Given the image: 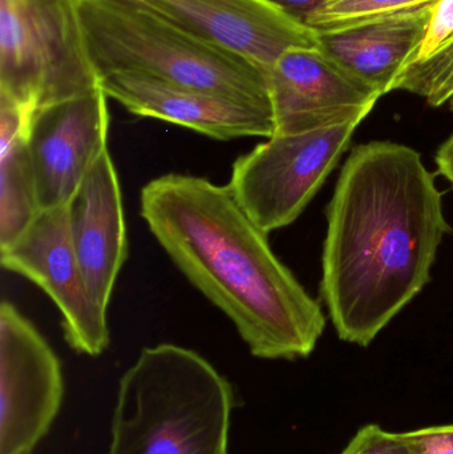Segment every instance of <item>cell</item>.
Returning a JSON list of instances; mask_svg holds the SVG:
<instances>
[{
  "label": "cell",
  "instance_id": "6da1fadb",
  "mask_svg": "<svg viewBox=\"0 0 453 454\" xmlns=\"http://www.w3.org/2000/svg\"><path fill=\"white\" fill-rule=\"evenodd\" d=\"M451 232L419 152L372 141L353 149L327 207L321 294L340 340L367 347L426 287Z\"/></svg>",
  "mask_w": 453,
  "mask_h": 454
},
{
  "label": "cell",
  "instance_id": "9c48e42d",
  "mask_svg": "<svg viewBox=\"0 0 453 454\" xmlns=\"http://www.w3.org/2000/svg\"><path fill=\"white\" fill-rule=\"evenodd\" d=\"M228 48L268 74L293 47L321 48L316 29L269 0H114Z\"/></svg>",
  "mask_w": 453,
  "mask_h": 454
},
{
  "label": "cell",
  "instance_id": "ac0fdd59",
  "mask_svg": "<svg viewBox=\"0 0 453 454\" xmlns=\"http://www.w3.org/2000/svg\"><path fill=\"white\" fill-rule=\"evenodd\" d=\"M423 448V429L394 434L371 424L356 434L342 454H420Z\"/></svg>",
  "mask_w": 453,
  "mask_h": 454
},
{
  "label": "cell",
  "instance_id": "3957f363",
  "mask_svg": "<svg viewBox=\"0 0 453 454\" xmlns=\"http://www.w3.org/2000/svg\"><path fill=\"white\" fill-rule=\"evenodd\" d=\"M230 383L193 349L146 347L120 379L106 454H228Z\"/></svg>",
  "mask_w": 453,
  "mask_h": 454
},
{
  "label": "cell",
  "instance_id": "2e32d148",
  "mask_svg": "<svg viewBox=\"0 0 453 454\" xmlns=\"http://www.w3.org/2000/svg\"><path fill=\"white\" fill-rule=\"evenodd\" d=\"M394 90L412 93L433 108L449 106L453 112V36L427 60L407 64Z\"/></svg>",
  "mask_w": 453,
  "mask_h": 454
},
{
  "label": "cell",
  "instance_id": "7402d4cb",
  "mask_svg": "<svg viewBox=\"0 0 453 454\" xmlns=\"http://www.w3.org/2000/svg\"><path fill=\"white\" fill-rule=\"evenodd\" d=\"M439 173L453 185V133L441 144L435 156Z\"/></svg>",
  "mask_w": 453,
  "mask_h": 454
},
{
  "label": "cell",
  "instance_id": "7a4b0ae2",
  "mask_svg": "<svg viewBox=\"0 0 453 454\" xmlns=\"http://www.w3.org/2000/svg\"><path fill=\"white\" fill-rule=\"evenodd\" d=\"M149 231L184 277L236 327L253 356L308 357L326 328L321 304L274 254L228 185L168 173L140 196Z\"/></svg>",
  "mask_w": 453,
  "mask_h": 454
},
{
  "label": "cell",
  "instance_id": "7c38bea8",
  "mask_svg": "<svg viewBox=\"0 0 453 454\" xmlns=\"http://www.w3.org/2000/svg\"><path fill=\"white\" fill-rule=\"evenodd\" d=\"M100 87L136 116L180 125L218 141L269 138L276 129L270 109L144 74H108L101 77Z\"/></svg>",
  "mask_w": 453,
  "mask_h": 454
},
{
  "label": "cell",
  "instance_id": "30bf717a",
  "mask_svg": "<svg viewBox=\"0 0 453 454\" xmlns=\"http://www.w3.org/2000/svg\"><path fill=\"white\" fill-rule=\"evenodd\" d=\"M108 98L98 87L32 114L27 144L40 212L68 205L93 162L108 149Z\"/></svg>",
  "mask_w": 453,
  "mask_h": 454
},
{
  "label": "cell",
  "instance_id": "8fae6325",
  "mask_svg": "<svg viewBox=\"0 0 453 454\" xmlns=\"http://www.w3.org/2000/svg\"><path fill=\"white\" fill-rule=\"evenodd\" d=\"M268 85L274 135L363 121L382 98L321 48L285 51L269 68Z\"/></svg>",
  "mask_w": 453,
  "mask_h": 454
},
{
  "label": "cell",
  "instance_id": "277c9868",
  "mask_svg": "<svg viewBox=\"0 0 453 454\" xmlns=\"http://www.w3.org/2000/svg\"><path fill=\"white\" fill-rule=\"evenodd\" d=\"M98 77L135 74L271 109L268 74L228 48L114 0H74Z\"/></svg>",
  "mask_w": 453,
  "mask_h": 454
},
{
  "label": "cell",
  "instance_id": "5b68a950",
  "mask_svg": "<svg viewBox=\"0 0 453 454\" xmlns=\"http://www.w3.org/2000/svg\"><path fill=\"white\" fill-rule=\"evenodd\" d=\"M98 87L74 0H0V95L37 111Z\"/></svg>",
  "mask_w": 453,
  "mask_h": 454
},
{
  "label": "cell",
  "instance_id": "5bb4252c",
  "mask_svg": "<svg viewBox=\"0 0 453 454\" xmlns=\"http://www.w3.org/2000/svg\"><path fill=\"white\" fill-rule=\"evenodd\" d=\"M431 11L433 5H428L348 28L322 32L321 50L380 96L387 95L394 92L399 74L414 59Z\"/></svg>",
  "mask_w": 453,
  "mask_h": 454
},
{
  "label": "cell",
  "instance_id": "e0dca14e",
  "mask_svg": "<svg viewBox=\"0 0 453 454\" xmlns=\"http://www.w3.org/2000/svg\"><path fill=\"white\" fill-rule=\"evenodd\" d=\"M436 2L439 0H327L306 24L322 34L419 10Z\"/></svg>",
  "mask_w": 453,
  "mask_h": 454
},
{
  "label": "cell",
  "instance_id": "d6986e66",
  "mask_svg": "<svg viewBox=\"0 0 453 454\" xmlns=\"http://www.w3.org/2000/svg\"><path fill=\"white\" fill-rule=\"evenodd\" d=\"M452 36L453 0H439L433 5L425 37L410 63L427 60Z\"/></svg>",
  "mask_w": 453,
  "mask_h": 454
},
{
  "label": "cell",
  "instance_id": "ffe728a7",
  "mask_svg": "<svg viewBox=\"0 0 453 454\" xmlns=\"http://www.w3.org/2000/svg\"><path fill=\"white\" fill-rule=\"evenodd\" d=\"M425 448L420 454H453V424L423 428Z\"/></svg>",
  "mask_w": 453,
  "mask_h": 454
},
{
  "label": "cell",
  "instance_id": "52a82bcc",
  "mask_svg": "<svg viewBox=\"0 0 453 454\" xmlns=\"http://www.w3.org/2000/svg\"><path fill=\"white\" fill-rule=\"evenodd\" d=\"M0 263L50 296L74 351L96 357L108 348V311L96 303L88 287L72 242L68 205L42 210L18 239L0 248Z\"/></svg>",
  "mask_w": 453,
  "mask_h": 454
},
{
  "label": "cell",
  "instance_id": "44dd1931",
  "mask_svg": "<svg viewBox=\"0 0 453 454\" xmlns=\"http://www.w3.org/2000/svg\"><path fill=\"white\" fill-rule=\"evenodd\" d=\"M297 20L306 24L308 19L327 0H269Z\"/></svg>",
  "mask_w": 453,
  "mask_h": 454
},
{
  "label": "cell",
  "instance_id": "9a60e30c",
  "mask_svg": "<svg viewBox=\"0 0 453 454\" xmlns=\"http://www.w3.org/2000/svg\"><path fill=\"white\" fill-rule=\"evenodd\" d=\"M34 114L0 95V248L18 239L40 213L27 144Z\"/></svg>",
  "mask_w": 453,
  "mask_h": 454
},
{
  "label": "cell",
  "instance_id": "4fadbf2b",
  "mask_svg": "<svg viewBox=\"0 0 453 454\" xmlns=\"http://www.w3.org/2000/svg\"><path fill=\"white\" fill-rule=\"evenodd\" d=\"M72 242L90 294L108 311L128 258L121 186L109 149L93 162L68 204Z\"/></svg>",
  "mask_w": 453,
  "mask_h": 454
},
{
  "label": "cell",
  "instance_id": "8992f818",
  "mask_svg": "<svg viewBox=\"0 0 453 454\" xmlns=\"http://www.w3.org/2000/svg\"><path fill=\"white\" fill-rule=\"evenodd\" d=\"M362 121L274 135L231 167L229 189L266 234L294 223L332 175Z\"/></svg>",
  "mask_w": 453,
  "mask_h": 454
},
{
  "label": "cell",
  "instance_id": "ba28073f",
  "mask_svg": "<svg viewBox=\"0 0 453 454\" xmlns=\"http://www.w3.org/2000/svg\"><path fill=\"white\" fill-rule=\"evenodd\" d=\"M61 363L11 301L0 306V454H32L60 412Z\"/></svg>",
  "mask_w": 453,
  "mask_h": 454
}]
</instances>
